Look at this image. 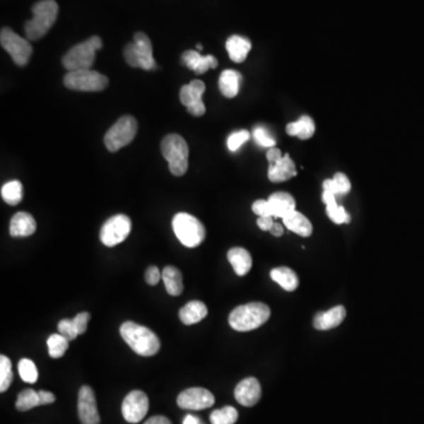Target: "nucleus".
Here are the masks:
<instances>
[{"mask_svg":"<svg viewBox=\"0 0 424 424\" xmlns=\"http://www.w3.org/2000/svg\"><path fill=\"white\" fill-rule=\"evenodd\" d=\"M197 49L201 51V49H203V46H201V44H197Z\"/></svg>","mask_w":424,"mask_h":424,"instance_id":"52","label":"nucleus"},{"mask_svg":"<svg viewBox=\"0 0 424 424\" xmlns=\"http://www.w3.org/2000/svg\"><path fill=\"white\" fill-rule=\"evenodd\" d=\"M173 232L187 247H197L205 240V228L199 219L185 212L177 213L172 219Z\"/></svg>","mask_w":424,"mask_h":424,"instance_id":"7","label":"nucleus"},{"mask_svg":"<svg viewBox=\"0 0 424 424\" xmlns=\"http://www.w3.org/2000/svg\"><path fill=\"white\" fill-rule=\"evenodd\" d=\"M148 411V399L145 392L134 390L124 399L122 413L129 423L141 422Z\"/></svg>","mask_w":424,"mask_h":424,"instance_id":"13","label":"nucleus"},{"mask_svg":"<svg viewBox=\"0 0 424 424\" xmlns=\"http://www.w3.org/2000/svg\"><path fill=\"white\" fill-rule=\"evenodd\" d=\"M238 420V413L233 406H224L222 409L212 411L211 424H235Z\"/></svg>","mask_w":424,"mask_h":424,"instance_id":"33","label":"nucleus"},{"mask_svg":"<svg viewBox=\"0 0 424 424\" xmlns=\"http://www.w3.org/2000/svg\"><path fill=\"white\" fill-rule=\"evenodd\" d=\"M120 336L131 349L141 356H153L160 349V342L155 332L134 322L123 323L120 326Z\"/></svg>","mask_w":424,"mask_h":424,"instance_id":"1","label":"nucleus"},{"mask_svg":"<svg viewBox=\"0 0 424 424\" xmlns=\"http://www.w3.org/2000/svg\"><path fill=\"white\" fill-rule=\"evenodd\" d=\"M184 64L187 65L190 70L194 71L196 74H203L210 69H216L218 66V60L215 56L208 54V56H201V53L194 49L185 51L182 56Z\"/></svg>","mask_w":424,"mask_h":424,"instance_id":"18","label":"nucleus"},{"mask_svg":"<svg viewBox=\"0 0 424 424\" xmlns=\"http://www.w3.org/2000/svg\"><path fill=\"white\" fill-rule=\"evenodd\" d=\"M78 415L83 424H99L98 409L95 402V392L88 385L81 387L78 395Z\"/></svg>","mask_w":424,"mask_h":424,"instance_id":"15","label":"nucleus"},{"mask_svg":"<svg viewBox=\"0 0 424 424\" xmlns=\"http://www.w3.org/2000/svg\"><path fill=\"white\" fill-rule=\"evenodd\" d=\"M332 179H334V183H335L337 196L349 194L350 190H351V183H350L349 178L346 177V175L342 172H337Z\"/></svg>","mask_w":424,"mask_h":424,"instance_id":"40","label":"nucleus"},{"mask_svg":"<svg viewBox=\"0 0 424 424\" xmlns=\"http://www.w3.org/2000/svg\"><path fill=\"white\" fill-rule=\"evenodd\" d=\"M162 278V273L159 271V269L155 265H151L150 268L145 272V281L150 284V285H157L159 281Z\"/></svg>","mask_w":424,"mask_h":424,"instance_id":"43","label":"nucleus"},{"mask_svg":"<svg viewBox=\"0 0 424 424\" xmlns=\"http://www.w3.org/2000/svg\"><path fill=\"white\" fill-rule=\"evenodd\" d=\"M282 219L284 225L290 231L297 233L298 236H311V233H312V224H311L310 220L303 213H300L297 210H293V211L290 212L288 215L284 216Z\"/></svg>","mask_w":424,"mask_h":424,"instance_id":"23","label":"nucleus"},{"mask_svg":"<svg viewBox=\"0 0 424 424\" xmlns=\"http://www.w3.org/2000/svg\"><path fill=\"white\" fill-rule=\"evenodd\" d=\"M162 279L165 284L166 291L171 296H179L183 293V277L175 266H165L162 272Z\"/></svg>","mask_w":424,"mask_h":424,"instance_id":"28","label":"nucleus"},{"mask_svg":"<svg viewBox=\"0 0 424 424\" xmlns=\"http://www.w3.org/2000/svg\"><path fill=\"white\" fill-rule=\"evenodd\" d=\"M323 191H326V192H331V194H336L337 196V191H336L335 183H334V179H325L323 182Z\"/></svg>","mask_w":424,"mask_h":424,"instance_id":"49","label":"nucleus"},{"mask_svg":"<svg viewBox=\"0 0 424 424\" xmlns=\"http://www.w3.org/2000/svg\"><path fill=\"white\" fill-rule=\"evenodd\" d=\"M37 229L33 216L28 212H18L12 217L10 223V235L12 237H28Z\"/></svg>","mask_w":424,"mask_h":424,"instance_id":"20","label":"nucleus"},{"mask_svg":"<svg viewBox=\"0 0 424 424\" xmlns=\"http://www.w3.org/2000/svg\"><path fill=\"white\" fill-rule=\"evenodd\" d=\"M18 371H19V375H20L21 379L23 381L26 382V383H30V384H33L38 379V370H37V367H35V364L33 363V360H28V358H23L18 364Z\"/></svg>","mask_w":424,"mask_h":424,"instance_id":"35","label":"nucleus"},{"mask_svg":"<svg viewBox=\"0 0 424 424\" xmlns=\"http://www.w3.org/2000/svg\"><path fill=\"white\" fill-rule=\"evenodd\" d=\"M226 51L229 53L230 59L235 63H243L251 51V42L242 35H231L225 44Z\"/></svg>","mask_w":424,"mask_h":424,"instance_id":"21","label":"nucleus"},{"mask_svg":"<svg viewBox=\"0 0 424 424\" xmlns=\"http://www.w3.org/2000/svg\"><path fill=\"white\" fill-rule=\"evenodd\" d=\"M252 137L258 145L264 146V148H273L276 145L275 137L264 126L254 127Z\"/></svg>","mask_w":424,"mask_h":424,"instance_id":"37","label":"nucleus"},{"mask_svg":"<svg viewBox=\"0 0 424 424\" xmlns=\"http://www.w3.org/2000/svg\"><path fill=\"white\" fill-rule=\"evenodd\" d=\"M316 126L314 122L311 117L302 116L296 122L288 124L286 125V134L293 137H298L300 139H310L314 134Z\"/></svg>","mask_w":424,"mask_h":424,"instance_id":"27","label":"nucleus"},{"mask_svg":"<svg viewBox=\"0 0 424 424\" xmlns=\"http://www.w3.org/2000/svg\"><path fill=\"white\" fill-rule=\"evenodd\" d=\"M208 314V307L201 300H191L179 311L180 321L185 325L196 324L203 321Z\"/></svg>","mask_w":424,"mask_h":424,"instance_id":"24","label":"nucleus"},{"mask_svg":"<svg viewBox=\"0 0 424 424\" xmlns=\"http://www.w3.org/2000/svg\"><path fill=\"white\" fill-rule=\"evenodd\" d=\"M242 83V74L238 71H223L219 77V90L226 98H233L238 95Z\"/></svg>","mask_w":424,"mask_h":424,"instance_id":"25","label":"nucleus"},{"mask_svg":"<svg viewBox=\"0 0 424 424\" xmlns=\"http://www.w3.org/2000/svg\"><path fill=\"white\" fill-rule=\"evenodd\" d=\"M249 139H250V132H249V131H236V132L230 134L229 138H228V141H226V144H228V148H229L230 151L236 152L237 150H238L242 145L245 144Z\"/></svg>","mask_w":424,"mask_h":424,"instance_id":"38","label":"nucleus"},{"mask_svg":"<svg viewBox=\"0 0 424 424\" xmlns=\"http://www.w3.org/2000/svg\"><path fill=\"white\" fill-rule=\"evenodd\" d=\"M0 44L18 66L28 65L33 52V49L28 39L17 35L10 28H3L0 32Z\"/></svg>","mask_w":424,"mask_h":424,"instance_id":"10","label":"nucleus"},{"mask_svg":"<svg viewBox=\"0 0 424 424\" xmlns=\"http://www.w3.org/2000/svg\"><path fill=\"white\" fill-rule=\"evenodd\" d=\"M38 406H42L39 391H35L33 389H25L24 391L18 395L16 408L19 411H28Z\"/></svg>","mask_w":424,"mask_h":424,"instance_id":"31","label":"nucleus"},{"mask_svg":"<svg viewBox=\"0 0 424 424\" xmlns=\"http://www.w3.org/2000/svg\"><path fill=\"white\" fill-rule=\"evenodd\" d=\"M12 381H13L12 363L8 357L1 355L0 356V391H6L7 389L10 388Z\"/></svg>","mask_w":424,"mask_h":424,"instance_id":"34","label":"nucleus"},{"mask_svg":"<svg viewBox=\"0 0 424 424\" xmlns=\"http://www.w3.org/2000/svg\"><path fill=\"white\" fill-rule=\"evenodd\" d=\"M346 316V307L343 305L331 307L326 311H322L314 318V326L317 330H330L338 326Z\"/></svg>","mask_w":424,"mask_h":424,"instance_id":"19","label":"nucleus"},{"mask_svg":"<svg viewBox=\"0 0 424 424\" xmlns=\"http://www.w3.org/2000/svg\"><path fill=\"white\" fill-rule=\"evenodd\" d=\"M322 201L324 203L325 206L336 204V203H337V201H336V194H331V192H326V191H323Z\"/></svg>","mask_w":424,"mask_h":424,"instance_id":"47","label":"nucleus"},{"mask_svg":"<svg viewBox=\"0 0 424 424\" xmlns=\"http://www.w3.org/2000/svg\"><path fill=\"white\" fill-rule=\"evenodd\" d=\"M69 339L65 338L63 335L53 334L47 339V348H49V355L52 358H60L63 357L69 349Z\"/></svg>","mask_w":424,"mask_h":424,"instance_id":"32","label":"nucleus"},{"mask_svg":"<svg viewBox=\"0 0 424 424\" xmlns=\"http://www.w3.org/2000/svg\"><path fill=\"white\" fill-rule=\"evenodd\" d=\"M1 197L8 205H18L23 199V184L19 180H11L1 187Z\"/></svg>","mask_w":424,"mask_h":424,"instance_id":"30","label":"nucleus"},{"mask_svg":"<svg viewBox=\"0 0 424 424\" xmlns=\"http://www.w3.org/2000/svg\"><path fill=\"white\" fill-rule=\"evenodd\" d=\"M137 120L132 116H123L110 127L104 137V144L110 152H117L130 144L137 134Z\"/></svg>","mask_w":424,"mask_h":424,"instance_id":"8","label":"nucleus"},{"mask_svg":"<svg viewBox=\"0 0 424 424\" xmlns=\"http://www.w3.org/2000/svg\"><path fill=\"white\" fill-rule=\"evenodd\" d=\"M102 39L98 35H93L88 40L71 47L61 58V64L69 72L91 69L95 63V52L102 49Z\"/></svg>","mask_w":424,"mask_h":424,"instance_id":"5","label":"nucleus"},{"mask_svg":"<svg viewBox=\"0 0 424 424\" xmlns=\"http://www.w3.org/2000/svg\"><path fill=\"white\" fill-rule=\"evenodd\" d=\"M124 58L131 67L143 70H155L157 64L153 58L151 40L143 32L134 33V42L124 49Z\"/></svg>","mask_w":424,"mask_h":424,"instance_id":"6","label":"nucleus"},{"mask_svg":"<svg viewBox=\"0 0 424 424\" xmlns=\"http://www.w3.org/2000/svg\"><path fill=\"white\" fill-rule=\"evenodd\" d=\"M162 155L169 163L170 172L173 176H184L189 167V146L182 136L167 134L160 145Z\"/></svg>","mask_w":424,"mask_h":424,"instance_id":"4","label":"nucleus"},{"mask_svg":"<svg viewBox=\"0 0 424 424\" xmlns=\"http://www.w3.org/2000/svg\"><path fill=\"white\" fill-rule=\"evenodd\" d=\"M177 404L182 409H208L215 404V396L204 388H190L180 392Z\"/></svg>","mask_w":424,"mask_h":424,"instance_id":"14","label":"nucleus"},{"mask_svg":"<svg viewBox=\"0 0 424 424\" xmlns=\"http://www.w3.org/2000/svg\"><path fill=\"white\" fill-rule=\"evenodd\" d=\"M183 424H204L201 422L197 416L194 415H187V417L184 418Z\"/></svg>","mask_w":424,"mask_h":424,"instance_id":"51","label":"nucleus"},{"mask_svg":"<svg viewBox=\"0 0 424 424\" xmlns=\"http://www.w3.org/2000/svg\"><path fill=\"white\" fill-rule=\"evenodd\" d=\"M272 218H273V217H271V216H261V217H258V228L263 230V231H270L272 225H273V219Z\"/></svg>","mask_w":424,"mask_h":424,"instance_id":"44","label":"nucleus"},{"mask_svg":"<svg viewBox=\"0 0 424 424\" xmlns=\"http://www.w3.org/2000/svg\"><path fill=\"white\" fill-rule=\"evenodd\" d=\"M282 152L279 148H270L266 152V159H268L269 164H272V163H276L279 159L282 158Z\"/></svg>","mask_w":424,"mask_h":424,"instance_id":"45","label":"nucleus"},{"mask_svg":"<svg viewBox=\"0 0 424 424\" xmlns=\"http://www.w3.org/2000/svg\"><path fill=\"white\" fill-rule=\"evenodd\" d=\"M204 92L205 84L201 81H192L189 84L183 85L180 88V102L187 107V112L192 116H203L206 111L201 99Z\"/></svg>","mask_w":424,"mask_h":424,"instance_id":"12","label":"nucleus"},{"mask_svg":"<svg viewBox=\"0 0 424 424\" xmlns=\"http://www.w3.org/2000/svg\"><path fill=\"white\" fill-rule=\"evenodd\" d=\"M326 213H328L329 218L331 219L332 222L336 223V224H348L351 220L346 208L339 206L337 203L328 205L326 206Z\"/></svg>","mask_w":424,"mask_h":424,"instance_id":"36","label":"nucleus"},{"mask_svg":"<svg viewBox=\"0 0 424 424\" xmlns=\"http://www.w3.org/2000/svg\"><path fill=\"white\" fill-rule=\"evenodd\" d=\"M131 219L125 215H116L107 219L100 230V240L105 247H116L130 235Z\"/></svg>","mask_w":424,"mask_h":424,"instance_id":"11","label":"nucleus"},{"mask_svg":"<svg viewBox=\"0 0 424 424\" xmlns=\"http://www.w3.org/2000/svg\"><path fill=\"white\" fill-rule=\"evenodd\" d=\"M39 396H40V402L42 406L45 404H51V403L56 401V396L53 395L52 392L45 391V390H40L39 391Z\"/></svg>","mask_w":424,"mask_h":424,"instance_id":"46","label":"nucleus"},{"mask_svg":"<svg viewBox=\"0 0 424 424\" xmlns=\"http://www.w3.org/2000/svg\"><path fill=\"white\" fill-rule=\"evenodd\" d=\"M90 314L88 312H81V314H78L76 317L73 318V323L76 325V328H77L78 334L79 335H83L86 331V329H88V323L90 321Z\"/></svg>","mask_w":424,"mask_h":424,"instance_id":"42","label":"nucleus"},{"mask_svg":"<svg viewBox=\"0 0 424 424\" xmlns=\"http://www.w3.org/2000/svg\"><path fill=\"white\" fill-rule=\"evenodd\" d=\"M269 203L271 205L272 217L283 218L284 216L296 210V201L288 192H275L269 197Z\"/></svg>","mask_w":424,"mask_h":424,"instance_id":"22","label":"nucleus"},{"mask_svg":"<svg viewBox=\"0 0 424 424\" xmlns=\"http://www.w3.org/2000/svg\"><path fill=\"white\" fill-rule=\"evenodd\" d=\"M272 281L277 283L278 285L282 286L283 289L286 291H293L298 286V277L293 270L286 266H281V268L272 269L270 272Z\"/></svg>","mask_w":424,"mask_h":424,"instance_id":"29","label":"nucleus"},{"mask_svg":"<svg viewBox=\"0 0 424 424\" xmlns=\"http://www.w3.org/2000/svg\"><path fill=\"white\" fill-rule=\"evenodd\" d=\"M261 389L254 377H247L240 382L235 389L237 402L244 406H254L261 399Z\"/></svg>","mask_w":424,"mask_h":424,"instance_id":"16","label":"nucleus"},{"mask_svg":"<svg viewBox=\"0 0 424 424\" xmlns=\"http://www.w3.org/2000/svg\"><path fill=\"white\" fill-rule=\"evenodd\" d=\"M270 307L261 302H251L236 307L229 316V324L236 331H251L269 321Z\"/></svg>","mask_w":424,"mask_h":424,"instance_id":"3","label":"nucleus"},{"mask_svg":"<svg viewBox=\"0 0 424 424\" xmlns=\"http://www.w3.org/2000/svg\"><path fill=\"white\" fill-rule=\"evenodd\" d=\"M296 175V165L289 155H284L277 162L269 164L268 177L272 183H283Z\"/></svg>","mask_w":424,"mask_h":424,"instance_id":"17","label":"nucleus"},{"mask_svg":"<svg viewBox=\"0 0 424 424\" xmlns=\"http://www.w3.org/2000/svg\"><path fill=\"white\" fill-rule=\"evenodd\" d=\"M252 211L258 217H261V216H271L272 217L271 205L269 203L268 199L266 201L265 199H258V201H254L252 204Z\"/></svg>","mask_w":424,"mask_h":424,"instance_id":"41","label":"nucleus"},{"mask_svg":"<svg viewBox=\"0 0 424 424\" xmlns=\"http://www.w3.org/2000/svg\"><path fill=\"white\" fill-rule=\"evenodd\" d=\"M58 332L69 341H73L79 335L73 319H61L58 324Z\"/></svg>","mask_w":424,"mask_h":424,"instance_id":"39","label":"nucleus"},{"mask_svg":"<svg viewBox=\"0 0 424 424\" xmlns=\"http://www.w3.org/2000/svg\"><path fill=\"white\" fill-rule=\"evenodd\" d=\"M144 424H171V422L165 416H153L148 418Z\"/></svg>","mask_w":424,"mask_h":424,"instance_id":"48","label":"nucleus"},{"mask_svg":"<svg viewBox=\"0 0 424 424\" xmlns=\"http://www.w3.org/2000/svg\"><path fill=\"white\" fill-rule=\"evenodd\" d=\"M228 259L238 276H245L252 268V258L243 247H232L228 252Z\"/></svg>","mask_w":424,"mask_h":424,"instance_id":"26","label":"nucleus"},{"mask_svg":"<svg viewBox=\"0 0 424 424\" xmlns=\"http://www.w3.org/2000/svg\"><path fill=\"white\" fill-rule=\"evenodd\" d=\"M270 232L275 237H281L284 232V229H283V226L278 223H273V225H272L271 230H270Z\"/></svg>","mask_w":424,"mask_h":424,"instance_id":"50","label":"nucleus"},{"mask_svg":"<svg viewBox=\"0 0 424 424\" xmlns=\"http://www.w3.org/2000/svg\"><path fill=\"white\" fill-rule=\"evenodd\" d=\"M64 85L73 91L99 92L107 88L109 79L91 69L70 71L64 77Z\"/></svg>","mask_w":424,"mask_h":424,"instance_id":"9","label":"nucleus"},{"mask_svg":"<svg viewBox=\"0 0 424 424\" xmlns=\"http://www.w3.org/2000/svg\"><path fill=\"white\" fill-rule=\"evenodd\" d=\"M59 6L54 0H40L32 6L33 17L25 23V35L28 40H38L56 23Z\"/></svg>","mask_w":424,"mask_h":424,"instance_id":"2","label":"nucleus"}]
</instances>
